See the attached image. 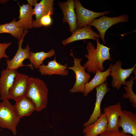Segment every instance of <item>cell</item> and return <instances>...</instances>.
Listing matches in <instances>:
<instances>
[{"label": "cell", "mask_w": 136, "mask_h": 136, "mask_svg": "<svg viewBox=\"0 0 136 136\" xmlns=\"http://www.w3.org/2000/svg\"><path fill=\"white\" fill-rule=\"evenodd\" d=\"M96 41V48L93 43L90 42L87 43L86 49L87 54L85 55V57L88 60L83 65L88 73L95 74L97 71H103L104 68L103 63L105 60L112 61L110 56V48L101 44L98 39Z\"/></svg>", "instance_id": "cell-1"}, {"label": "cell", "mask_w": 136, "mask_h": 136, "mask_svg": "<svg viewBox=\"0 0 136 136\" xmlns=\"http://www.w3.org/2000/svg\"><path fill=\"white\" fill-rule=\"evenodd\" d=\"M48 92L47 85L43 80L30 77L26 95L35 104L36 111H42L47 107Z\"/></svg>", "instance_id": "cell-2"}, {"label": "cell", "mask_w": 136, "mask_h": 136, "mask_svg": "<svg viewBox=\"0 0 136 136\" xmlns=\"http://www.w3.org/2000/svg\"><path fill=\"white\" fill-rule=\"evenodd\" d=\"M8 100L4 99L0 103V127L10 130L16 135V127L20 119L15 114L14 106Z\"/></svg>", "instance_id": "cell-3"}, {"label": "cell", "mask_w": 136, "mask_h": 136, "mask_svg": "<svg viewBox=\"0 0 136 136\" xmlns=\"http://www.w3.org/2000/svg\"><path fill=\"white\" fill-rule=\"evenodd\" d=\"M70 55L74 58L73 65L67 67V69L72 70L74 72L75 75L76 81L70 91L72 93H83L85 84L88 82L90 77V75L89 73L86 72L85 67L81 64L82 57L78 58L75 57L72 52L70 53Z\"/></svg>", "instance_id": "cell-4"}, {"label": "cell", "mask_w": 136, "mask_h": 136, "mask_svg": "<svg viewBox=\"0 0 136 136\" xmlns=\"http://www.w3.org/2000/svg\"><path fill=\"white\" fill-rule=\"evenodd\" d=\"M28 32V30H24L22 37L19 40L18 48L14 56L11 60L7 59V69L17 70L20 67L26 66L30 67L32 70H33V67L31 63L27 65L24 64L23 63L24 60L27 59H29L30 56V48L29 45L27 44L24 49L22 48V47L24 37Z\"/></svg>", "instance_id": "cell-5"}, {"label": "cell", "mask_w": 136, "mask_h": 136, "mask_svg": "<svg viewBox=\"0 0 136 136\" xmlns=\"http://www.w3.org/2000/svg\"><path fill=\"white\" fill-rule=\"evenodd\" d=\"M129 16L128 15L123 14L118 17H108L103 15L98 19H94L89 25L93 26L98 30L103 42L106 43L105 36L107 30L113 25L120 22L128 21Z\"/></svg>", "instance_id": "cell-6"}, {"label": "cell", "mask_w": 136, "mask_h": 136, "mask_svg": "<svg viewBox=\"0 0 136 136\" xmlns=\"http://www.w3.org/2000/svg\"><path fill=\"white\" fill-rule=\"evenodd\" d=\"M75 8L77 17V28L89 25L91 22L95 18L110 13L109 11L96 12L84 8L79 0H74Z\"/></svg>", "instance_id": "cell-7"}, {"label": "cell", "mask_w": 136, "mask_h": 136, "mask_svg": "<svg viewBox=\"0 0 136 136\" xmlns=\"http://www.w3.org/2000/svg\"><path fill=\"white\" fill-rule=\"evenodd\" d=\"M122 64L121 62L118 60L111 69L110 76L112 78L111 84L113 87L117 90L119 89L122 85H125L126 80L132 74L136 65L135 63L133 67L124 69L122 68Z\"/></svg>", "instance_id": "cell-8"}, {"label": "cell", "mask_w": 136, "mask_h": 136, "mask_svg": "<svg viewBox=\"0 0 136 136\" xmlns=\"http://www.w3.org/2000/svg\"><path fill=\"white\" fill-rule=\"evenodd\" d=\"M30 77L18 73L13 85L9 91V99L15 100L26 95Z\"/></svg>", "instance_id": "cell-9"}, {"label": "cell", "mask_w": 136, "mask_h": 136, "mask_svg": "<svg viewBox=\"0 0 136 136\" xmlns=\"http://www.w3.org/2000/svg\"><path fill=\"white\" fill-rule=\"evenodd\" d=\"M58 4L63 14L62 22L68 24L69 31L72 33L78 28L74 0H68L64 2H59Z\"/></svg>", "instance_id": "cell-10"}, {"label": "cell", "mask_w": 136, "mask_h": 136, "mask_svg": "<svg viewBox=\"0 0 136 136\" xmlns=\"http://www.w3.org/2000/svg\"><path fill=\"white\" fill-rule=\"evenodd\" d=\"M122 111L121 106L119 102L115 104L110 105L104 109V113L108 122L106 131L113 132L119 131L118 121Z\"/></svg>", "instance_id": "cell-11"}, {"label": "cell", "mask_w": 136, "mask_h": 136, "mask_svg": "<svg viewBox=\"0 0 136 136\" xmlns=\"http://www.w3.org/2000/svg\"><path fill=\"white\" fill-rule=\"evenodd\" d=\"M118 125L124 132L136 136V114L126 110H122L118 121Z\"/></svg>", "instance_id": "cell-12"}, {"label": "cell", "mask_w": 136, "mask_h": 136, "mask_svg": "<svg viewBox=\"0 0 136 136\" xmlns=\"http://www.w3.org/2000/svg\"><path fill=\"white\" fill-rule=\"evenodd\" d=\"M106 82L96 87V99L94 108L92 114L87 121L83 124L85 127L96 121L100 116L101 105L102 101L106 94L110 90L107 86Z\"/></svg>", "instance_id": "cell-13"}, {"label": "cell", "mask_w": 136, "mask_h": 136, "mask_svg": "<svg viewBox=\"0 0 136 136\" xmlns=\"http://www.w3.org/2000/svg\"><path fill=\"white\" fill-rule=\"evenodd\" d=\"M18 73L16 70L3 69L0 77V95L1 99H9V91L12 87Z\"/></svg>", "instance_id": "cell-14"}, {"label": "cell", "mask_w": 136, "mask_h": 136, "mask_svg": "<svg viewBox=\"0 0 136 136\" xmlns=\"http://www.w3.org/2000/svg\"><path fill=\"white\" fill-rule=\"evenodd\" d=\"M100 38L99 34L93 31L91 26L87 25L83 27L77 29L72 35L67 39L62 41L64 46L76 41L85 39H91L96 40Z\"/></svg>", "instance_id": "cell-15"}, {"label": "cell", "mask_w": 136, "mask_h": 136, "mask_svg": "<svg viewBox=\"0 0 136 136\" xmlns=\"http://www.w3.org/2000/svg\"><path fill=\"white\" fill-rule=\"evenodd\" d=\"M14 110L17 117L20 119L30 116L36 110V106L32 100L26 95L15 100Z\"/></svg>", "instance_id": "cell-16"}, {"label": "cell", "mask_w": 136, "mask_h": 136, "mask_svg": "<svg viewBox=\"0 0 136 136\" xmlns=\"http://www.w3.org/2000/svg\"><path fill=\"white\" fill-rule=\"evenodd\" d=\"M48 63L46 65L43 64L39 67L38 71L42 75H57L66 76L68 74L67 64L63 65L58 62L55 57L53 60L49 61Z\"/></svg>", "instance_id": "cell-17"}, {"label": "cell", "mask_w": 136, "mask_h": 136, "mask_svg": "<svg viewBox=\"0 0 136 136\" xmlns=\"http://www.w3.org/2000/svg\"><path fill=\"white\" fill-rule=\"evenodd\" d=\"M107 125V120L103 113L94 122L85 127L83 130L84 136H98L106 131Z\"/></svg>", "instance_id": "cell-18"}, {"label": "cell", "mask_w": 136, "mask_h": 136, "mask_svg": "<svg viewBox=\"0 0 136 136\" xmlns=\"http://www.w3.org/2000/svg\"><path fill=\"white\" fill-rule=\"evenodd\" d=\"M19 20L17 21L19 25L24 30L32 27V16L34 14L33 9L28 4L19 5Z\"/></svg>", "instance_id": "cell-19"}, {"label": "cell", "mask_w": 136, "mask_h": 136, "mask_svg": "<svg viewBox=\"0 0 136 136\" xmlns=\"http://www.w3.org/2000/svg\"><path fill=\"white\" fill-rule=\"evenodd\" d=\"M53 2V0H42L36 5L33 9L36 19L33 20L32 27H40L41 18L50 11H54Z\"/></svg>", "instance_id": "cell-20"}, {"label": "cell", "mask_w": 136, "mask_h": 136, "mask_svg": "<svg viewBox=\"0 0 136 136\" xmlns=\"http://www.w3.org/2000/svg\"><path fill=\"white\" fill-rule=\"evenodd\" d=\"M113 65L110 64L108 69L105 71H97L93 78L85 85L84 95L87 96L94 88L106 81L107 77L111 75L110 71Z\"/></svg>", "instance_id": "cell-21"}, {"label": "cell", "mask_w": 136, "mask_h": 136, "mask_svg": "<svg viewBox=\"0 0 136 136\" xmlns=\"http://www.w3.org/2000/svg\"><path fill=\"white\" fill-rule=\"evenodd\" d=\"M24 31L19 25L15 18L10 23L0 25V34L10 33L19 40L22 37Z\"/></svg>", "instance_id": "cell-22"}, {"label": "cell", "mask_w": 136, "mask_h": 136, "mask_svg": "<svg viewBox=\"0 0 136 136\" xmlns=\"http://www.w3.org/2000/svg\"><path fill=\"white\" fill-rule=\"evenodd\" d=\"M55 54V51L53 49L47 52L41 51L34 53L30 51L29 59L33 67L36 69H38L39 67L43 64V62L45 59L51 58Z\"/></svg>", "instance_id": "cell-23"}, {"label": "cell", "mask_w": 136, "mask_h": 136, "mask_svg": "<svg viewBox=\"0 0 136 136\" xmlns=\"http://www.w3.org/2000/svg\"><path fill=\"white\" fill-rule=\"evenodd\" d=\"M136 71L135 68L133 72L134 75V77L132 76L129 81L125 82V85L126 86L124 88L126 92L123 95V98H129V101L132 104V107L134 108H136V95L133 90L132 87L134 81L136 79Z\"/></svg>", "instance_id": "cell-24"}, {"label": "cell", "mask_w": 136, "mask_h": 136, "mask_svg": "<svg viewBox=\"0 0 136 136\" xmlns=\"http://www.w3.org/2000/svg\"><path fill=\"white\" fill-rule=\"evenodd\" d=\"M54 12V11H50L47 14L41 18L39 22L40 27L42 26H48L52 24V20L51 16L53 14Z\"/></svg>", "instance_id": "cell-25"}, {"label": "cell", "mask_w": 136, "mask_h": 136, "mask_svg": "<svg viewBox=\"0 0 136 136\" xmlns=\"http://www.w3.org/2000/svg\"><path fill=\"white\" fill-rule=\"evenodd\" d=\"M98 136H132L130 134L125 133L122 130L116 132H109L107 131L103 132Z\"/></svg>", "instance_id": "cell-26"}, {"label": "cell", "mask_w": 136, "mask_h": 136, "mask_svg": "<svg viewBox=\"0 0 136 136\" xmlns=\"http://www.w3.org/2000/svg\"><path fill=\"white\" fill-rule=\"evenodd\" d=\"M12 43L10 42L8 43H0V60L1 58L5 57L7 59L9 58V56L5 53L6 49Z\"/></svg>", "instance_id": "cell-27"}, {"label": "cell", "mask_w": 136, "mask_h": 136, "mask_svg": "<svg viewBox=\"0 0 136 136\" xmlns=\"http://www.w3.org/2000/svg\"><path fill=\"white\" fill-rule=\"evenodd\" d=\"M28 4L31 7L32 6H35L38 3V1L36 0H27Z\"/></svg>", "instance_id": "cell-28"}, {"label": "cell", "mask_w": 136, "mask_h": 136, "mask_svg": "<svg viewBox=\"0 0 136 136\" xmlns=\"http://www.w3.org/2000/svg\"><path fill=\"white\" fill-rule=\"evenodd\" d=\"M1 129H0V132H1Z\"/></svg>", "instance_id": "cell-29"}, {"label": "cell", "mask_w": 136, "mask_h": 136, "mask_svg": "<svg viewBox=\"0 0 136 136\" xmlns=\"http://www.w3.org/2000/svg\"><path fill=\"white\" fill-rule=\"evenodd\" d=\"M1 99V97H0V100Z\"/></svg>", "instance_id": "cell-30"}]
</instances>
